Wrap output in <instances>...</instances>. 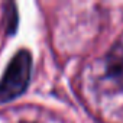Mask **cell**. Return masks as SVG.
<instances>
[{
    "label": "cell",
    "instance_id": "cell-2",
    "mask_svg": "<svg viewBox=\"0 0 123 123\" xmlns=\"http://www.w3.org/2000/svg\"><path fill=\"white\" fill-rule=\"evenodd\" d=\"M106 70L107 75L123 88V42L114 43L106 56Z\"/></svg>",
    "mask_w": 123,
    "mask_h": 123
},
{
    "label": "cell",
    "instance_id": "cell-3",
    "mask_svg": "<svg viewBox=\"0 0 123 123\" xmlns=\"http://www.w3.org/2000/svg\"><path fill=\"white\" fill-rule=\"evenodd\" d=\"M23 123H29V122H23Z\"/></svg>",
    "mask_w": 123,
    "mask_h": 123
},
{
    "label": "cell",
    "instance_id": "cell-1",
    "mask_svg": "<svg viewBox=\"0 0 123 123\" xmlns=\"http://www.w3.org/2000/svg\"><path fill=\"white\" fill-rule=\"evenodd\" d=\"M32 73V56L26 49H20L13 55L10 62L0 80V103L10 101L20 94L29 86Z\"/></svg>",
    "mask_w": 123,
    "mask_h": 123
}]
</instances>
